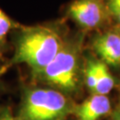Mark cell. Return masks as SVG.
I'll return each mask as SVG.
<instances>
[{
	"label": "cell",
	"mask_w": 120,
	"mask_h": 120,
	"mask_svg": "<svg viewBox=\"0 0 120 120\" xmlns=\"http://www.w3.org/2000/svg\"><path fill=\"white\" fill-rule=\"evenodd\" d=\"M111 110V104L107 95L92 94L75 106L73 114L77 120H100Z\"/></svg>",
	"instance_id": "cell-7"
},
{
	"label": "cell",
	"mask_w": 120,
	"mask_h": 120,
	"mask_svg": "<svg viewBox=\"0 0 120 120\" xmlns=\"http://www.w3.org/2000/svg\"><path fill=\"white\" fill-rule=\"evenodd\" d=\"M106 4L109 16L114 19L120 27V0H108Z\"/></svg>",
	"instance_id": "cell-9"
},
{
	"label": "cell",
	"mask_w": 120,
	"mask_h": 120,
	"mask_svg": "<svg viewBox=\"0 0 120 120\" xmlns=\"http://www.w3.org/2000/svg\"><path fill=\"white\" fill-rule=\"evenodd\" d=\"M84 34L70 35L54 59L32 79L70 97L77 94L84 80Z\"/></svg>",
	"instance_id": "cell-2"
},
{
	"label": "cell",
	"mask_w": 120,
	"mask_h": 120,
	"mask_svg": "<svg viewBox=\"0 0 120 120\" xmlns=\"http://www.w3.org/2000/svg\"><path fill=\"white\" fill-rule=\"evenodd\" d=\"M0 120H22L18 116H14L8 107L0 106Z\"/></svg>",
	"instance_id": "cell-10"
},
{
	"label": "cell",
	"mask_w": 120,
	"mask_h": 120,
	"mask_svg": "<svg viewBox=\"0 0 120 120\" xmlns=\"http://www.w3.org/2000/svg\"><path fill=\"white\" fill-rule=\"evenodd\" d=\"M63 22L56 21L33 26L20 25L12 33L13 54L6 63L25 64L32 78L38 75L57 55L69 36Z\"/></svg>",
	"instance_id": "cell-1"
},
{
	"label": "cell",
	"mask_w": 120,
	"mask_h": 120,
	"mask_svg": "<svg viewBox=\"0 0 120 120\" xmlns=\"http://www.w3.org/2000/svg\"><path fill=\"white\" fill-rule=\"evenodd\" d=\"M6 69H7L6 63H3V55L0 54V79L2 75L6 71ZM0 87H1V82H0Z\"/></svg>",
	"instance_id": "cell-11"
},
{
	"label": "cell",
	"mask_w": 120,
	"mask_h": 120,
	"mask_svg": "<svg viewBox=\"0 0 120 120\" xmlns=\"http://www.w3.org/2000/svg\"><path fill=\"white\" fill-rule=\"evenodd\" d=\"M92 48L100 60L112 67L120 66V28L105 30L92 40Z\"/></svg>",
	"instance_id": "cell-6"
},
{
	"label": "cell",
	"mask_w": 120,
	"mask_h": 120,
	"mask_svg": "<svg viewBox=\"0 0 120 120\" xmlns=\"http://www.w3.org/2000/svg\"><path fill=\"white\" fill-rule=\"evenodd\" d=\"M84 81L93 94L107 95L115 85L108 65L92 55L85 60Z\"/></svg>",
	"instance_id": "cell-5"
},
{
	"label": "cell",
	"mask_w": 120,
	"mask_h": 120,
	"mask_svg": "<svg viewBox=\"0 0 120 120\" xmlns=\"http://www.w3.org/2000/svg\"><path fill=\"white\" fill-rule=\"evenodd\" d=\"M66 14L86 31L102 28L110 17L102 0H74L68 6Z\"/></svg>",
	"instance_id": "cell-4"
},
{
	"label": "cell",
	"mask_w": 120,
	"mask_h": 120,
	"mask_svg": "<svg viewBox=\"0 0 120 120\" xmlns=\"http://www.w3.org/2000/svg\"><path fill=\"white\" fill-rule=\"evenodd\" d=\"M75 104L69 96L48 86L25 87L17 116L22 120H65Z\"/></svg>",
	"instance_id": "cell-3"
},
{
	"label": "cell",
	"mask_w": 120,
	"mask_h": 120,
	"mask_svg": "<svg viewBox=\"0 0 120 120\" xmlns=\"http://www.w3.org/2000/svg\"><path fill=\"white\" fill-rule=\"evenodd\" d=\"M112 117H113V120H120V106L113 113Z\"/></svg>",
	"instance_id": "cell-12"
},
{
	"label": "cell",
	"mask_w": 120,
	"mask_h": 120,
	"mask_svg": "<svg viewBox=\"0 0 120 120\" xmlns=\"http://www.w3.org/2000/svg\"><path fill=\"white\" fill-rule=\"evenodd\" d=\"M119 28H120V27H119Z\"/></svg>",
	"instance_id": "cell-13"
},
{
	"label": "cell",
	"mask_w": 120,
	"mask_h": 120,
	"mask_svg": "<svg viewBox=\"0 0 120 120\" xmlns=\"http://www.w3.org/2000/svg\"><path fill=\"white\" fill-rule=\"evenodd\" d=\"M20 26L0 9V54L8 49V37Z\"/></svg>",
	"instance_id": "cell-8"
}]
</instances>
